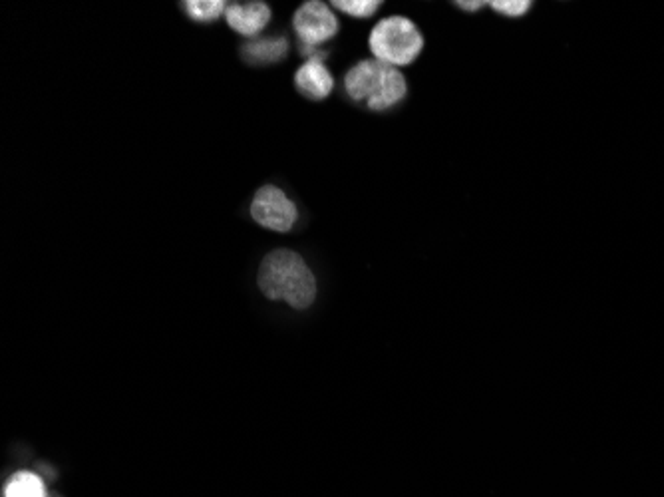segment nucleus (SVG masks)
Returning <instances> with one entry per match:
<instances>
[{"label":"nucleus","instance_id":"6e6552de","mask_svg":"<svg viewBox=\"0 0 664 497\" xmlns=\"http://www.w3.org/2000/svg\"><path fill=\"white\" fill-rule=\"evenodd\" d=\"M289 52V40L285 36H259L249 38L241 46V56L251 66H269L281 62Z\"/></svg>","mask_w":664,"mask_h":497},{"label":"nucleus","instance_id":"1a4fd4ad","mask_svg":"<svg viewBox=\"0 0 664 497\" xmlns=\"http://www.w3.org/2000/svg\"><path fill=\"white\" fill-rule=\"evenodd\" d=\"M4 497H48L44 480L32 472H16L4 486Z\"/></svg>","mask_w":664,"mask_h":497},{"label":"nucleus","instance_id":"0eeeda50","mask_svg":"<svg viewBox=\"0 0 664 497\" xmlns=\"http://www.w3.org/2000/svg\"><path fill=\"white\" fill-rule=\"evenodd\" d=\"M295 86L305 98L321 102L331 96L334 78L321 60H307L295 74Z\"/></svg>","mask_w":664,"mask_h":497},{"label":"nucleus","instance_id":"7ed1b4c3","mask_svg":"<svg viewBox=\"0 0 664 497\" xmlns=\"http://www.w3.org/2000/svg\"><path fill=\"white\" fill-rule=\"evenodd\" d=\"M253 219L271 231L287 233L295 227L299 219V209L287 193L275 185H263L251 203Z\"/></svg>","mask_w":664,"mask_h":497},{"label":"nucleus","instance_id":"423d86ee","mask_svg":"<svg viewBox=\"0 0 664 497\" xmlns=\"http://www.w3.org/2000/svg\"><path fill=\"white\" fill-rule=\"evenodd\" d=\"M225 20L241 36L255 38L271 20V8L265 2H231L225 10Z\"/></svg>","mask_w":664,"mask_h":497},{"label":"nucleus","instance_id":"39448f33","mask_svg":"<svg viewBox=\"0 0 664 497\" xmlns=\"http://www.w3.org/2000/svg\"><path fill=\"white\" fill-rule=\"evenodd\" d=\"M386 64L378 60H362L354 64L344 76V90L352 102H366L370 106L382 92L386 74Z\"/></svg>","mask_w":664,"mask_h":497},{"label":"nucleus","instance_id":"f8f14e48","mask_svg":"<svg viewBox=\"0 0 664 497\" xmlns=\"http://www.w3.org/2000/svg\"><path fill=\"white\" fill-rule=\"evenodd\" d=\"M490 6L503 16L519 18L531 8V2L529 0H494V2H490Z\"/></svg>","mask_w":664,"mask_h":497},{"label":"nucleus","instance_id":"f257e3e1","mask_svg":"<svg viewBox=\"0 0 664 497\" xmlns=\"http://www.w3.org/2000/svg\"><path fill=\"white\" fill-rule=\"evenodd\" d=\"M259 289L271 301H283L297 311L317 299V279L305 259L289 249L269 253L259 269Z\"/></svg>","mask_w":664,"mask_h":497},{"label":"nucleus","instance_id":"20e7f679","mask_svg":"<svg viewBox=\"0 0 664 497\" xmlns=\"http://www.w3.org/2000/svg\"><path fill=\"white\" fill-rule=\"evenodd\" d=\"M293 26L297 36L307 46H319L338 32V18L331 6L319 0L305 2L293 16Z\"/></svg>","mask_w":664,"mask_h":497},{"label":"nucleus","instance_id":"f03ea898","mask_svg":"<svg viewBox=\"0 0 664 497\" xmlns=\"http://www.w3.org/2000/svg\"><path fill=\"white\" fill-rule=\"evenodd\" d=\"M370 50L374 60L398 68L410 66L424 50V38L416 24L404 16L382 18L370 32Z\"/></svg>","mask_w":664,"mask_h":497},{"label":"nucleus","instance_id":"9b49d317","mask_svg":"<svg viewBox=\"0 0 664 497\" xmlns=\"http://www.w3.org/2000/svg\"><path fill=\"white\" fill-rule=\"evenodd\" d=\"M336 10L352 16V18H370L378 8V0H334L331 2Z\"/></svg>","mask_w":664,"mask_h":497},{"label":"nucleus","instance_id":"ddd939ff","mask_svg":"<svg viewBox=\"0 0 664 497\" xmlns=\"http://www.w3.org/2000/svg\"><path fill=\"white\" fill-rule=\"evenodd\" d=\"M456 6H458V8H462V10L474 12V10H480L482 6H486V2H482V0H476V2H466V0H460V2H456Z\"/></svg>","mask_w":664,"mask_h":497},{"label":"nucleus","instance_id":"9d476101","mask_svg":"<svg viewBox=\"0 0 664 497\" xmlns=\"http://www.w3.org/2000/svg\"><path fill=\"white\" fill-rule=\"evenodd\" d=\"M227 2L223 0H189L183 2L185 14L195 22H213L227 10Z\"/></svg>","mask_w":664,"mask_h":497}]
</instances>
